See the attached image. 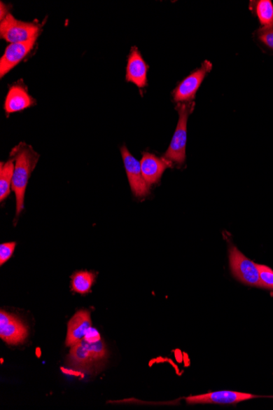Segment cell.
<instances>
[{
	"label": "cell",
	"instance_id": "6da1fadb",
	"mask_svg": "<svg viewBox=\"0 0 273 410\" xmlns=\"http://www.w3.org/2000/svg\"><path fill=\"white\" fill-rule=\"evenodd\" d=\"M10 157L15 163L12 190L16 196V219H18L24 210L29 179L36 167L40 155L33 149L31 146L21 143L11 151Z\"/></svg>",
	"mask_w": 273,
	"mask_h": 410
},
{
	"label": "cell",
	"instance_id": "7a4b0ae2",
	"mask_svg": "<svg viewBox=\"0 0 273 410\" xmlns=\"http://www.w3.org/2000/svg\"><path fill=\"white\" fill-rule=\"evenodd\" d=\"M194 102H180L176 107L179 119L172 143L164 153V158L169 162L183 164L186 160L187 125L190 114L195 109Z\"/></svg>",
	"mask_w": 273,
	"mask_h": 410
},
{
	"label": "cell",
	"instance_id": "3957f363",
	"mask_svg": "<svg viewBox=\"0 0 273 410\" xmlns=\"http://www.w3.org/2000/svg\"><path fill=\"white\" fill-rule=\"evenodd\" d=\"M40 30L38 24L17 20L10 13L0 23V36L10 43L30 41L38 36Z\"/></svg>",
	"mask_w": 273,
	"mask_h": 410
},
{
	"label": "cell",
	"instance_id": "277c9868",
	"mask_svg": "<svg viewBox=\"0 0 273 410\" xmlns=\"http://www.w3.org/2000/svg\"><path fill=\"white\" fill-rule=\"evenodd\" d=\"M229 261L232 275L242 284L261 287L258 264L250 260L236 247H229Z\"/></svg>",
	"mask_w": 273,
	"mask_h": 410
},
{
	"label": "cell",
	"instance_id": "5b68a950",
	"mask_svg": "<svg viewBox=\"0 0 273 410\" xmlns=\"http://www.w3.org/2000/svg\"><path fill=\"white\" fill-rule=\"evenodd\" d=\"M120 152L132 193L136 198L147 196L150 193V185L145 182L139 160L130 153L125 145L122 146Z\"/></svg>",
	"mask_w": 273,
	"mask_h": 410
},
{
	"label": "cell",
	"instance_id": "8992f818",
	"mask_svg": "<svg viewBox=\"0 0 273 410\" xmlns=\"http://www.w3.org/2000/svg\"><path fill=\"white\" fill-rule=\"evenodd\" d=\"M212 63L204 61L202 67L193 71L191 75L180 82L176 89L174 91V100L175 102H193L196 97L197 92L206 77L207 73L211 71Z\"/></svg>",
	"mask_w": 273,
	"mask_h": 410
},
{
	"label": "cell",
	"instance_id": "52a82bcc",
	"mask_svg": "<svg viewBox=\"0 0 273 410\" xmlns=\"http://www.w3.org/2000/svg\"><path fill=\"white\" fill-rule=\"evenodd\" d=\"M28 336L25 324L17 316L0 312V336L9 345L23 343Z\"/></svg>",
	"mask_w": 273,
	"mask_h": 410
},
{
	"label": "cell",
	"instance_id": "ba28073f",
	"mask_svg": "<svg viewBox=\"0 0 273 410\" xmlns=\"http://www.w3.org/2000/svg\"><path fill=\"white\" fill-rule=\"evenodd\" d=\"M38 37L27 42L10 43L0 60V76L3 78L20 63L35 46Z\"/></svg>",
	"mask_w": 273,
	"mask_h": 410
},
{
	"label": "cell",
	"instance_id": "9c48e42d",
	"mask_svg": "<svg viewBox=\"0 0 273 410\" xmlns=\"http://www.w3.org/2000/svg\"><path fill=\"white\" fill-rule=\"evenodd\" d=\"M258 397V395L231 392V390H220V392H209L207 394L192 395L186 398L190 404H236L245 400Z\"/></svg>",
	"mask_w": 273,
	"mask_h": 410
},
{
	"label": "cell",
	"instance_id": "30bf717a",
	"mask_svg": "<svg viewBox=\"0 0 273 410\" xmlns=\"http://www.w3.org/2000/svg\"><path fill=\"white\" fill-rule=\"evenodd\" d=\"M149 66L141 55L138 48H132L126 69V81L134 83L140 89L148 85Z\"/></svg>",
	"mask_w": 273,
	"mask_h": 410
},
{
	"label": "cell",
	"instance_id": "8fae6325",
	"mask_svg": "<svg viewBox=\"0 0 273 410\" xmlns=\"http://www.w3.org/2000/svg\"><path fill=\"white\" fill-rule=\"evenodd\" d=\"M141 169L145 182L149 185L158 183L162 177L164 170L172 167V163L163 158H159L157 156L144 153L141 160Z\"/></svg>",
	"mask_w": 273,
	"mask_h": 410
},
{
	"label": "cell",
	"instance_id": "7c38bea8",
	"mask_svg": "<svg viewBox=\"0 0 273 410\" xmlns=\"http://www.w3.org/2000/svg\"><path fill=\"white\" fill-rule=\"evenodd\" d=\"M92 327L90 311L82 310L76 312L68 323L66 345L71 346L84 339L86 332Z\"/></svg>",
	"mask_w": 273,
	"mask_h": 410
},
{
	"label": "cell",
	"instance_id": "4fadbf2b",
	"mask_svg": "<svg viewBox=\"0 0 273 410\" xmlns=\"http://www.w3.org/2000/svg\"><path fill=\"white\" fill-rule=\"evenodd\" d=\"M34 104L35 100L28 94L25 87L20 85L13 86L4 102V110L7 114H15L28 109Z\"/></svg>",
	"mask_w": 273,
	"mask_h": 410
},
{
	"label": "cell",
	"instance_id": "5bb4252c",
	"mask_svg": "<svg viewBox=\"0 0 273 410\" xmlns=\"http://www.w3.org/2000/svg\"><path fill=\"white\" fill-rule=\"evenodd\" d=\"M96 362L90 348V344L82 340L80 343L71 346L69 355V364L74 370H85L90 369L92 364Z\"/></svg>",
	"mask_w": 273,
	"mask_h": 410
},
{
	"label": "cell",
	"instance_id": "9a60e30c",
	"mask_svg": "<svg viewBox=\"0 0 273 410\" xmlns=\"http://www.w3.org/2000/svg\"><path fill=\"white\" fill-rule=\"evenodd\" d=\"M97 273L92 271H76L71 277V290L82 295L89 294L96 282Z\"/></svg>",
	"mask_w": 273,
	"mask_h": 410
},
{
	"label": "cell",
	"instance_id": "2e32d148",
	"mask_svg": "<svg viewBox=\"0 0 273 410\" xmlns=\"http://www.w3.org/2000/svg\"><path fill=\"white\" fill-rule=\"evenodd\" d=\"M15 163L10 158L0 165V202H4L11 193Z\"/></svg>",
	"mask_w": 273,
	"mask_h": 410
},
{
	"label": "cell",
	"instance_id": "e0dca14e",
	"mask_svg": "<svg viewBox=\"0 0 273 410\" xmlns=\"http://www.w3.org/2000/svg\"><path fill=\"white\" fill-rule=\"evenodd\" d=\"M251 9L263 27L273 25V3L271 0L251 1Z\"/></svg>",
	"mask_w": 273,
	"mask_h": 410
},
{
	"label": "cell",
	"instance_id": "ac0fdd59",
	"mask_svg": "<svg viewBox=\"0 0 273 410\" xmlns=\"http://www.w3.org/2000/svg\"><path fill=\"white\" fill-rule=\"evenodd\" d=\"M261 287L273 291V271L265 265H258Z\"/></svg>",
	"mask_w": 273,
	"mask_h": 410
},
{
	"label": "cell",
	"instance_id": "d6986e66",
	"mask_svg": "<svg viewBox=\"0 0 273 410\" xmlns=\"http://www.w3.org/2000/svg\"><path fill=\"white\" fill-rule=\"evenodd\" d=\"M16 246L15 242L2 243L0 245V266L4 265L13 257Z\"/></svg>",
	"mask_w": 273,
	"mask_h": 410
},
{
	"label": "cell",
	"instance_id": "ffe728a7",
	"mask_svg": "<svg viewBox=\"0 0 273 410\" xmlns=\"http://www.w3.org/2000/svg\"><path fill=\"white\" fill-rule=\"evenodd\" d=\"M258 37L263 45L273 50V25L260 29Z\"/></svg>",
	"mask_w": 273,
	"mask_h": 410
},
{
	"label": "cell",
	"instance_id": "44dd1931",
	"mask_svg": "<svg viewBox=\"0 0 273 410\" xmlns=\"http://www.w3.org/2000/svg\"><path fill=\"white\" fill-rule=\"evenodd\" d=\"M90 348L95 361H99L106 357L107 351L104 341L101 340L97 343L90 344Z\"/></svg>",
	"mask_w": 273,
	"mask_h": 410
},
{
	"label": "cell",
	"instance_id": "7402d4cb",
	"mask_svg": "<svg viewBox=\"0 0 273 410\" xmlns=\"http://www.w3.org/2000/svg\"><path fill=\"white\" fill-rule=\"evenodd\" d=\"M83 340L85 341L88 343L92 344L101 341L102 339L99 332L91 327V328L86 332L85 338Z\"/></svg>",
	"mask_w": 273,
	"mask_h": 410
},
{
	"label": "cell",
	"instance_id": "603a6c76",
	"mask_svg": "<svg viewBox=\"0 0 273 410\" xmlns=\"http://www.w3.org/2000/svg\"><path fill=\"white\" fill-rule=\"evenodd\" d=\"M0 6H1V13H0V18H1V21H2L3 19L8 15V8H7V6H6V4H4L3 2H1V4H0Z\"/></svg>",
	"mask_w": 273,
	"mask_h": 410
},
{
	"label": "cell",
	"instance_id": "cb8c5ba5",
	"mask_svg": "<svg viewBox=\"0 0 273 410\" xmlns=\"http://www.w3.org/2000/svg\"><path fill=\"white\" fill-rule=\"evenodd\" d=\"M36 354L38 355V357H41V350L40 349L37 348Z\"/></svg>",
	"mask_w": 273,
	"mask_h": 410
}]
</instances>
